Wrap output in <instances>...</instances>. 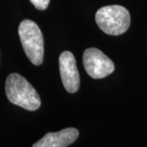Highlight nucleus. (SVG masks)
Returning a JSON list of instances; mask_svg holds the SVG:
<instances>
[{
  "label": "nucleus",
  "instance_id": "f257e3e1",
  "mask_svg": "<svg viewBox=\"0 0 147 147\" xmlns=\"http://www.w3.org/2000/svg\"><path fill=\"white\" fill-rule=\"evenodd\" d=\"M6 94L7 99L14 105L30 111L38 110L41 100L36 90L19 74H11L6 80Z\"/></svg>",
  "mask_w": 147,
  "mask_h": 147
},
{
  "label": "nucleus",
  "instance_id": "f03ea898",
  "mask_svg": "<svg viewBox=\"0 0 147 147\" xmlns=\"http://www.w3.org/2000/svg\"><path fill=\"white\" fill-rule=\"evenodd\" d=\"M96 22L105 34L119 35L128 30L131 17L129 11L123 6H105L96 11Z\"/></svg>",
  "mask_w": 147,
  "mask_h": 147
},
{
  "label": "nucleus",
  "instance_id": "7ed1b4c3",
  "mask_svg": "<svg viewBox=\"0 0 147 147\" xmlns=\"http://www.w3.org/2000/svg\"><path fill=\"white\" fill-rule=\"evenodd\" d=\"M18 34L27 57L35 65H40L43 61V37L35 22L30 20L21 21Z\"/></svg>",
  "mask_w": 147,
  "mask_h": 147
},
{
  "label": "nucleus",
  "instance_id": "20e7f679",
  "mask_svg": "<svg viewBox=\"0 0 147 147\" xmlns=\"http://www.w3.org/2000/svg\"><path fill=\"white\" fill-rule=\"evenodd\" d=\"M84 66L87 74L92 79H103L115 70V64L100 50L91 47L84 51Z\"/></svg>",
  "mask_w": 147,
  "mask_h": 147
},
{
  "label": "nucleus",
  "instance_id": "39448f33",
  "mask_svg": "<svg viewBox=\"0 0 147 147\" xmlns=\"http://www.w3.org/2000/svg\"><path fill=\"white\" fill-rule=\"evenodd\" d=\"M61 78L65 90L69 93L76 92L79 88L80 78L73 53L65 51L59 57Z\"/></svg>",
  "mask_w": 147,
  "mask_h": 147
},
{
  "label": "nucleus",
  "instance_id": "423d86ee",
  "mask_svg": "<svg viewBox=\"0 0 147 147\" xmlns=\"http://www.w3.org/2000/svg\"><path fill=\"white\" fill-rule=\"evenodd\" d=\"M79 131L76 128H65L57 132H49L33 145L34 147H65L77 140Z\"/></svg>",
  "mask_w": 147,
  "mask_h": 147
},
{
  "label": "nucleus",
  "instance_id": "0eeeda50",
  "mask_svg": "<svg viewBox=\"0 0 147 147\" xmlns=\"http://www.w3.org/2000/svg\"><path fill=\"white\" fill-rule=\"evenodd\" d=\"M30 1L38 10L40 11L47 9L50 3V0H30Z\"/></svg>",
  "mask_w": 147,
  "mask_h": 147
}]
</instances>
